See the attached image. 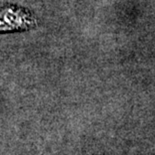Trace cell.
<instances>
[{
  "label": "cell",
  "instance_id": "6da1fadb",
  "mask_svg": "<svg viewBox=\"0 0 155 155\" xmlns=\"http://www.w3.org/2000/svg\"><path fill=\"white\" fill-rule=\"evenodd\" d=\"M33 25L34 17L25 9L14 6L0 9V31L28 29Z\"/></svg>",
  "mask_w": 155,
  "mask_h": 155
}]
</instances>
